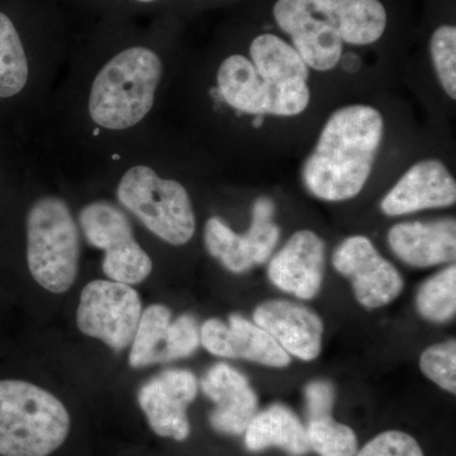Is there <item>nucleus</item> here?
Here are the masks:
<instances>
[{"mask_svg":"<svg viewBox=\"0 0 456 456\" xmlns=\"http://www.w3.org/2000/svg\"><path fill=\"white\" fill-rule=\"evenodd\" d=\"M384 119L377 108L351 104L327 119L302 167L308 193L326 202H344L367 184L382 145Z\"/></svg>","mask_w":456,"mask_h":456,"instance_id":"nucleus-1","label":"nucleus"},{"mask_svg":"<svg viewBox=\"0 0 456 456\" xmlns=\"http://www.w3.org/2000/svg\"><path fill=\"white\" fill-rule=\"evenodd\" d=\"M70 430V413L55 395L25 380H0V456H50Z\"/></svg>","mask_w":456,"mask_h":456,"instance_id":"nucleus-2","label":"nucleus"},{"mask_svg":"<svg viewBox=\"0 0 456 456\" xmlns=\"http://www.w3.org/2000/svg\"><path fill=\"white\" fill-rule=\"evenodd\" d=\"M163 69L160 57L146 47H130L114 56L93 82V121L113 131L127 130L142 121L154 106Z\"/></svg>","mask_w":456,"mask_h":456,"instance_id":"nucleus-3","label":"nucleus"},{"mask_svg":"<svg viewBox=\"0 0 456 456\" xmlns=\"http://www.w3.org/2000/svg\"><path fill=\"white\" fill-rule=\"evenodd\" d=\"M27 263L32 278L51 293L70 289L79 269L80 237L61 198L42 197L27 215Z\"/></svg>","mask_w":456,"mask_h":456,"instance_id":"nucleus-4","label":"nucleus"},{"mask_svg":"<svg viewBox=\"0 0 456 456\" xmlns=\"http://www.w3.org/2000/svg\"><path fill=\"white\" fill-rule=\"evenodd\" d=\"M117 198L167 244H188L196 232V215L187 189L176 180L160 178L151 167H131L119 182Z\"/></svg>","mask_w":456,"mask_h":456,"instance_id":"nucleus-5","label":"nucleus"},{"mask_svg":"<svg viewBox=\"0 0 456 456\" xmlns=\"http://www.w3.org/2000/svg\"><path fill=\"white\" fill-rule=\"evenodd\" d=\"M273 14L308 68L330 71L338 66L344 49L338 0H278Z\"/></svg>","mask_w":456,"mask_h":456,"instance_id":"nucleus-6","label":"nucleus"},{"mask_svg":"<svg viewBox=\"0 0 456 456\" xmlns=\"http://www.w3.org/2000/svg\"><path fill=\"white\" fill-rule=\"evenodd\" d=\"M217 86L228 106L255 116H298L310 104L307 82H266L257 74L253 62L242 55L224 60L218 69Z\"/></svg>","mask_w":456,"mask_h":456,"instance_id":"nucleus-7","label":"nucleus"},{"mask_svg":"<svg viewBox=\"0 0 456 456\" xmlns=\"http://www.w3.org/2000/svg\"><path fill=\"white\" fill-rule=\"evenodd\" d=\"M86 241L104 251V274L128 285L142 283L152 272V260L139 245L128 218L108 202H93L79 215Z\"/></svg>","mask_w":456,"mask_h":456,"instance_id":"nucleus-8","label":"nucleus"},{"mask_svg":"<svg viewBox=\"0 0 456 456\" xmlns=\"http://www.w3.org/2000/svg\"><path fill=\"white\" fill-rule=\"evenodd\" d=\"M142 312L140 294L132 285L90 281L80 294L77 325L82 334L122 351L131 346Z\"/></svg>","mask_w":456,"mask_h":456,"instance_id":"nucleus-9","label":"nucleus"},{"mask_svg":"<svg viewBox=\"0 0 456 456\" xmlns=\"http://www.w3.org/2000/svg\"><path fill=\"white\" fill-rule=\"evenodd\" d=\"M275 204L269 197L254 202L253 220L244 235H239L220 217H211L204 226V244L228 272L242 274L266 263L274 253L281 228L274 222Z\"/></svg>","mask_w":456,"mask_h":456,"instance_id":"nucleus-10","label":"nucleus"},{"mask_svg":"<svg viewBox=\"0 0 456 456\" xmlns=\"http://www.w3.org/2000/svg\"><path fill=\"white\" fill-rule=\"evenodd\" d=\"M332 265L349 279L356 301L368 310L389 305L403 290V278L397 268L384 259L368 237L344 240L332 255Z\"/></svg>","mask_w":456,"mask_h":456,"instance_id":"nucleus-11","label":"nucleus"},{"mask_svg":"<svg viewBox=\"0 0 456 456\" xmlns=\"http://www.w3.org/2000/svg\"><path fill=\"white\" fill-rule=\"evenodd\" d=\"M197 395L196 375L187 369H167L141 387L137 402L154 434L185 441L191 435L188 407Z\"/></svg>","mask_w":456,"mask_h":456,"instance_id":"nucleus-12","label":"nucleus"},{"mask_svg":"<svg viewBox=\"0 0 456 456\" xmlns=\"http://www.w3.org/2000/svg\"><path fill=\"white\" fill-rule=\"evenodd\" d=\"M200 345L220 358L244 359L270 368H285L290 355L265 331L241 314H231L228 322L209 318L200 327Z\"/></svg>","mask_w":456,"mask_h":456,"instance_id":"nucleus-13","label":"nucleus"},{"mask_svg":"<svg viewBox=\"0 0 456 456\" xmlns=\"http://www.w3.org/2000/svg\"><path fill=\"white\" fill-rule=\"evenodd\" d=\"M325 264V241L314 231H297L270 260L268 277L281 292L310 301L322 287Z\"/></svg>","mask_w":456,"mask_h":456,"instance_id":"nucleus-14","label":"nucleus"},{"mask_svg":"<svg viewBox=\"0 0 456 456\" xmlns=\"http://www.w3.org/2000/svg\"><path fill=\"white\" fill-rule=\"evenodd\" d=\"M456 202V183L446 165L436 159L410 167L384 196L380 209L397 217L425 209L445 208Z\"/></svg>","mask_w":456,"mask_h":456,"instance_id":"nucleus-15","label":"nucleus"},{"mask_svg":"<svg viewBox=\"0 0 456 456\" xmlns=\"http://www.w3.org/2000/svg\"><path fill=\"white\" fill-rule=\"evenodd\" d=\"M254 322L265 330L288 355L303 362H312L320 355L323 323L311 308L285 299H272L257 305Z\"/></svg>","mask_w":456,"mask_h":456,"instance_id":"nucleus-16","label":"nucleus"},{"mask_svg":"<svg viewBox=\"0 0 456 456\" xmlns=\"http://www.w3.org/2000/svg\"><path fill=\"white\" fill-rule=\"evenodd\" d=\"M202 389L216 404L209 415L213 430L231 436L244 434L259 403L248 378L231 365L218 362L204 375Z\"/></svg>","mask_w":456,"mask_h":456,"instance_id":"nucleus-17","label":"nucleus"},{"mask_svg":"<svg viewBox=\"0 0 456 456\" xmlns=\"http://www.w3.org/2000/svg\"><path fill=\"white\" fill-rule=\"evenodd\" d=\"M388 245L399 260L413 268L452 263L456 257L455 220L402 222L389 230Z\"/></svg>","mask_w":456,"mask_h":456,"instance_id":"nucleus-18","label":"nucleus"},{"mask_svg":"<svg viewBox=\"0 0 456 456\" xmlns=\"http://www.w3.org/2000/svg\"><path fill=\"white\" fill-rule=\"evenodd\" d=\"M244 434L246 449L251 452L278 448L292 456H303L311 450L307 428L289 407L281 403L257 412Z\"/></svg>","mask_w":456,"mask_h":456,"instance_id":"nucleus-19","label":"nucleus"},{"mask_svg":"<svg viewBox=\"0 0 456 456\" xmlns=\"http://www.w3.org/2000/svg\"><path fill=\"white\" fill-rule=\"evenodd\" d=\"M250 56L257 74L266 82H307L310 77V68L292 45L272 33L257 36L251 42Z\"/></svg>","mask_w":456,"mask_h":456,"instance_id":"nucleus-20","label":"nucleus"},{"mask_svg":"<svg viewBox=\"0 0 456 456\" xmlns=\"http://www.w3.org/2000/svg\"><path fill=\"white\" fill-rule=\"evenodd\" d=\"M338 32L342 42L355 46L371 45L386 31V8L379 0H338Z\"/></svg>","mask_w":456,"mask_h":456,"instance_id":"nucleus-21","label":"nucleus"},{"mask_svg":"<svg viewBox=\"0 0 456 456\" xmlns=\"http://www.w3.org/2000/svg\"><path fill=\"white\" fill-rule=\"evenodd\" d=\"M171 312L167 305H152L142 312L136 335L131 344V368L140 369L165 362Z\"/></svg>","mask_w":456,"mask_h":456,"instance_id":"nucleus-22","label":"nucleus"},{"mask_svg":"<svg viewBox=\"0 0 456 456\" xmlns=\"http://www.w3.org/2000/svg\"><path fill=\"white\" fill-rule=\"evenodd\" d=\"M28 80V61L16 27L0 12V98L22 92Z\"/></svg>","mask_w":456,"mask_h":456,"instance_id":"nucleus-23","label":"nucleus"},{"mask_svg":"<svg viewBox=\"0 0 456 456\" xmlns=\"http://www.w3.org/2000/svg\"><path fill=\"white\" fill-rule=\"evenodd\" d=\"M419 316L428 322L446 323L456 314V266L450 265L419 287L416 296Z\"/></svg>","mask_w":456,"mask_h":456,"instance_id":"nucleus-24","label":"nucleus"},{"mask_svg":"<svg viewBox=\"0 0 456 456\" xmlns=\"http://www.w3.org/2000/svg\"><path fill=\"white\" fill-rule=\"evenodd\" d=\"M305 428L310 449L320 456H355L359 452L355 431L332 415L308 419Z\"/></svg>","mask_w":456,"mask_h":456,"instance_id":"nucleus-25","label":"nucleus"},{"mask_svg":"<svg viewBox=\"0 0 456 456\" xmlns=\"http://www.w3.org/2000/svg\"><path fill=\"white\" fill-rule=\"evenodd\" d=\"M432 65L449 98L456 99V28L440 26L430 41Z\"/></svg>","mask_w":456,"mask_h":456,"instance_id":"nucleus-26","label":"nucleus"},{"mask_svg":"<svg viewBox=\"0 0 456 456\" xmlns=\"http://www.w3.org/2000/svg\"><path fill=\"white\" fill-rule=\"evenodd\" d=\"M419 368L422 373L444 391L456 393V342L455 338L443 344L432 345L421 354Z\"/></svg>","mask_w":456,"mask_h":456,"instance_id":"nucleus-27","label":"nucleus"},{"mask_svg":"<svg viewBox=\"0 0 456 456\" xmlns=\"http://www.w3.org/2000/svg\"><path fill=\"white\" fill-rule=\"evenodd\" d=\"M200 345V330L196 318L182 314L170 323L167 331L165 362L188 358L193 355Z\"/></svg>","mask_w":456,"mask_h":456,"instance_id":"nucleus-28","label":"nucleus"},{"mask_svg":"<svg viewBox=\"0 0 456 456\" xmlns=\"http://www.w3.org/2000/svg\"><path fill=\"white\" fill-rule=\"evenodd\" d=\"M355 456H425L415 437L403 431L389 430L377 435Z\"/></svg>","mask_w":456,"mask_h":456,"instance_id":"nucleus-29","label":"nucleus"},{"mask_svg":"<svg viewBox=\"0 0 456 456\" xmlns=\"http://www.w3.org/2000/svg\"><path fill=\"white\" fill-rule=\"evenodd\" d=\"M305 398L308 419L332 415L336 398L335 386L325 379L312 380L305 386Z\"/></svg>","mask_w":456,"mask_h":456,"instance_id":"nucleus-30","label":"nucleus"},{"mask_svg":"<svg viewBox=\"0 0 456 456\" xmlns=\"http://www.w3.org/2000/svg\"><path fill=\"white\" fill-rule=\"evenodd\" d=\"M139 2H154V0H139Z\"/></svg>","mask_w":456,"mask_h":456,"instance_id":"nucleus-31","label":"nucleus"}]
</instances>
